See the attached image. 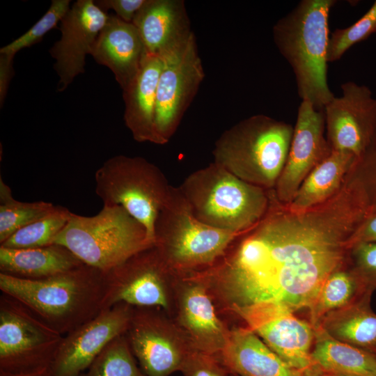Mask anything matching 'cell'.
I'll return each instance as SVG.
<instances>
[{
	"instance_id": "cell-1",
	"label": "cell",
	"mask_w": 376,
	"mask_h": 376,
	"mask_svg": "<svg viewBox=\"0 0 376 376\" xmlns=\"http://www.w3.org/2000/svg\"><path fill=\"white\" fill-rule=\"evenodd\" d=\"M370 212L350 175L334 197L305 211L290 210L271 189L262 219L212 267L193 274L224 311L265 303L309 309L327 277L345 263L350 238Z\"/></svg>"
},
{
	"instance_id": "cell-2",
	"label": "cell",
	"mask_w": 376,
	"mask_h": 376,
	"mask_svg": "<svg viewBox=\"0 0 376 376\" xmlns=\"http://www.w3.org/2000/svg\"><path fill=\"white\" fill-rule=\"evenodd\" d=\"M0 290L64 336L104 310L105 275L86 264L41 279L0 272Z\"/></svg>"
},
{
	"instance_id": "cell-3",
	"label": "cell",
	"mask_w": 376,
	"mask_h": 376,
	"mask_svg": "<svg viewBox=\"0 0 376 376\" xmlns=\"http://www.w3.org/2000/svg\"><path fill=\"white\" fill-rule=\"evenodd\" d=\"M335 0H302L273 26L274 43L293 71L299 96L318 110L335 97L327 81L329 17Z\"/></svg>"
},
{
	"instance_id": "cell-4",
	"label": "cell",
	"mask_w": 376,
	"mask_h": 376,
	"mask_svg": "<svg viewBox=\"0 0 376 376\" xmlns=\"http://www.w3.org/2000/svg\"><path fill=\"white\" fill-rule=\"evenodd\" d=\"M293 128L264 114L251 116L217 140L213 162L249 184L273 189L287 160Z\"/></svg>"
},
{
	"instance_id": "cell-5",
	"label": "cell",
	"mask_w": 376,
	"mask_h": 376,
	"mask_svg": "<svg viewBox=\"0 0 376 376\" xmlns=\"http://www.w3.org/2000/svg\"><path fill=\"white\" fill-rule=\"evenodd\" d=\"M193 214L212 227L242 233L266 213L270 190L249 184L212 162L179 187Z\"/></svg>"
},
{
	"instance_id": "cell-6",
	"label": "cell",
	"mask_w": 376,
	"mask_h": 376,
	"mask_svg": "<svg viewBox=\"0 0 376 376\" xmlns=\"http://www.w3.org/2000/svg\"><path fill=\"white\" fill-rule=\"evenodd\" d=\"M241 234L199 221L180 187L172 186L155 221V246L167 267L183 275L212 267Z\"/></svg>"
},
{
	"instance_id": "cell-7",
	"label": "cell",
	"mask_w": 376,
	"mask_h": 376,
	"mask_svg": "<svg viewBox=\"0 0 376 376\" xmlns=\"http://www.w3.org/2000/svg\"><path fill=\"white\" fill-rule=\"evenodd\" d=\"M54 244L66 247L84 264L103 272L155 245L146 228L119 205H103L91 217L72 212Z\"/></svg>"
},
{
	"instance_id": "cell-8",
	"label": "cell",
	"mask_w": 376,
	"mask_h": 376,
	"mask_svg": "<svg viewBox=\"0 0 376 376\" xmlns=\"http://www.w3.org/2000/svg\"><path fill=\"white\" fill-rule=\"evenodd\" d=\"M95 193L103 205H119L146 229L155 244V224L172 186L154 164L123 155L107 159L95 173Z\"/></svg>"
},
{
	"instance_id": "cell-9",
	"label": "cell",
	"mask_w": 376,
	"mask_h": 376,
	"mask_svg": "<svg viewBox=\"0 0 376 376\" xmlns=\"http://www.w3.org/2000/svg\"><path fill=\"white\" fill-rule=\"evenodd\" d=\"M63 336L12 297H0V376L51 369Z\"/></svg>"
},
{
	"instance_id": "cell-10",
	"label": "cell",
	"mask_w": 376,
	"mask_h": 376,
	"mask_svg": "<svg viewBox=\"0 0 376 376\" xmlns=\"http://www.w3.org/2000/svg\"><path fill=\"white\" fill-rule=\"evenodd\" d=\"M163 62L156 99L158 145L169 141L205 77L194 33L159 56Z\"/></svg>"
},
{
	"instance_id": "cell-11",
	"label": "cell",
	"mask_w": 376,
	"mask_h": 376,
	"mask_svg": "<svg viewBox=\"0 0 376 376\" xmlns=\"http://www.w3.org/2000/svg\"><path fill=\"white\" fill-rule=\"evenodd\" d=\"M104 309L119 303L132 307H157L170 312L175 274L154 246L104 272Z\"/></svg>"
},
{
	"instance_id": "cell-12",
	"label": "cell",
	"mask_w": 376,
	"mask_h": 376,
	"mask_svg": "<svg viewBox=\"0 0 376 376\" xmlns=\"http://www.w3.org/2000/svg\"><path fill=\"white\" fill-rule=\"evenodd\" d=\"M242 319L250 329L283 361L309 376L322 372L312 360L315 329L311 322L295 315V312L277 304L265 303L232 312Z\"/></svg>"
},
{
	"instance_id": "cell-13",
	"label": "cell",
	"mask_w": 376,
	"mask_h": 376,
	"mask_svg": "<svg viewBox=\"0 0 376 376\" xmlns=\"http://www.w3.org/2000/svg\"><path fill=\"white\" fill-rule=\"evenodd\" d=\"M157 307H134L125 336L146 376H169L194 351L176 327Z\"/></svg>"
},
{
	"instance_id": "cell-14",
	"label": "cell",
	"mask_w": 376,
	"mask_h": 376,
	"mask_svg": "<svg viewBox=\"0 0 376 376\" xmlns=\"http://www.w3.org/2000/svg\"><path fill=\"white\" fill-rule=\"evenodd\" d=\"M173 322L194 351L217 355L230 329L219 318L205 284L192 274H175Z\"/></svg>"
},
{
	"instance_id": "cell-15",
	"label": "cell",
	"mask_w": 376,
	"mask_h": 376,
	"mask_svg": "<svg viewBox=\"0 0 376 376\" xmlns=\"http://www.w3.org/2000/svg\"><path fill=\"white\" fill-rule=\"evenodd\" d=\"M340 88L324 108L326 137L332 150L358 158L376 132V99L365 85L349 81Z\"/></svg>"
},
{
	"instance_id": "cell-16",
	"label": "cell",
	"mask_w": 376,
	"mask_h": 376,
	"mask_svg": "<svg viewBox=\"0 0 376 376\" xmlns=\"http://www.w3.org/2000/svg\"><path fill=\"white\" fill-rule=\"evenodd\" d=\"M134 307L119 303L65 335L51 367L50 376H77L118 336L128 329Z\"/></svg>"
},
{
	"instance_id": "cell-17",
	"label": "cell",
	"mask_w": 376,
	"mask_h": 376,
	"mask_svg": "<svg viewBox=\"0 0 376 376\" xmlns=\"http://www.w3.org/2000/svg\"><path fill=\"white\" fill-rule=\"evenodd\" d=\"M325 132L324 110L301 100L287 160L274 189L280 202L289 204L309 173L331 153Z\"/></svg>"
},
{
	"instance_id": "cell-18",
	"label": "cell",
	"mask_w": 376,
	"mask_h": 376,
	"mask_svg": "<svg viewBox=\"0 0 376 376\" xmlns=\"http://www.w3.org/2000/svg\"><path fill=\"white\" fill-rule=\"evenodd\" d=\"M108 17L109 14L95 1L78 0L62 19L61 38L49 49L59 77L58 91L66 89L78 75L84 72L86 56L91 54Z\"/></svg>"
},
{
	"instance_id": "cell-19",
	"label": "cell",
	"mask_w": 376,
	"mask_h": 376,
	"mask_svg": "<svg viewBox=\"0 0 376 376\" xmlns=\"http://www.w3.org/2000/svg\"><path fill=\"white\" fill-rule=\"evenodd\" d=\"M146 54L135 26L109 15L91 55L98 64L111 70L123 90L139 70Z\"/></svg>"
},
{
	"instance_id": "cell-20",
	"label": "cell",
	"mask_w": 376,
	"mask_h": 376,
	"mask_svg": "<svg viewBox=\"0 0 376 376\" xmlns=\"http://www.w3.org/2000/svg\"><path fill=\"white\" fill-rule=\"evenodd\" d=\"M215 357L236 376H309L287 364L249 327L230 329Z\"/></svg>"
},
{
	"instance_id": "cell-21",
	"label": "cell",
	"mask_w": 376,
	"mask_h": 376,
	"mask_svg": "<svg viewBox=\"0 0 376 376\" xmlns=\"http://www.w3.org/2000/svg\"><path fill=\"white\" fill-rule=\"evenodd\" d=\"M146 52L160 56L192 33L184 1L146 0L132 22Z\"/></svg>"
},
{
	"instance_id": "cell-22",
	"label": "cell",
	"mask_w": 376,
	"mask_h": 376,
	"mask_svg": "<svg viewBox=\"0 0 376 376\" xmlns=\"http://www.w3.org/2000/svg\"><path fill=\"white\" fill-rule=\"evenodd\" d=\"M162 65L159 56L146 53L139 70L123 90L125 124L138 142L158 144L155 111Z\"/></svg>"
},
{
	"instance_id": "cell-23",
	"label": "cell",
	"mask_w": 376,
	"mask_h": 376,
	"mask_svg": "<svg viewBox=\"0 0 376 376\" xmlns=\"http://www.w3.org/2000/svg\"><path fill=\"white\" fill-rule=\"evenodd\" d=\"M83 265L70 250L57 244L26 249L0 246V272L20 279H45Z\"/></svg>"
},
{
	"instance_id": "cell-24",
	"label": "cell",
	"mask_w": 376,
	"mask_h": 376,
	"mask_svg": "<svg viewBox=\"0 0 376 376\" xmlns=\"http://www.w3.org/2000/svg\"><path fill=\"white\" fill-rule=\"evenodd\" d=\"M357 157L332 150L304 179L292 201L293 211H305L334 197L343 187Z\"/></svg>"
},
{
	"instance_id": "cell-25",
	"label": "cell",
	"mask_w": 376,
	"mask_h": 376,
	"mask_svg": "<svg viewBox=\"0 0 376 376\" xmlns=\"http://www.w3.org/2000/svg\"><path fill=\"white\" fill-rule=\"evenodd\" d=\"M311 357L322 373L338 376H376V354L331 337L315 329Z\"/></svg>"
},
{
	"instance_id": "cell-26",
	"label": "cell",
	"mask_w": 376,
	"mask_h": 376,
	"mask_svg": "<svg viewBox=\"0 0 376 376\" xmlns=\"http://www.w3.org/2000/svg\"><path fill=\"white\" fill-rule=\"evenodd\" d=\"M372 293L368 292L357 302L327 315L319 327L338 340L373 352L376 314L370 306Z\"/></svg>"
},
{
	"instance_id": "cell-27",
	"label": "cell",
	"mask_w": 376,
	"mask_h": 376,
	"mask_svg": "<svg viewBox=\"0 0 376 376\" xmlns=\"http://www.w3.org/2000/svg\"><path fill=\"white\" fill-rule=\"evenodd\" d=\"M368 292H373L366 288L346 260L324 282L309 308L311 324L318 328L327 315L357 302Z\"/></svg>"
},
{
	"instance_id": "cell-28",
	"label": "cell",
	"mask_w": 376,
	"mask_h": 376,
	"mask_svg": "<svg viewBox=\"0 0 376 376\" xmlns=\"http://www.w3.org/2000/svg\"><path fill=\"white\" fill-rule=\"evenodd\" d=\"M56 205L45 201L22 202L15 199L12 191L0 177V244L18 230L43 217Z\"/></svg>"
},
{
	"instance_id": "cell-29",
	"label": "cell",
	"mask_w": 376,
	"mask_h": 376,
	"mask_svg": "<svg viewBox=\"0 0 376 376\" xmlns=\"http://www.w3.org/2000/svg\"><path fill=\"white\" fill-rule=\"evenodd\" d=\"M71 213L68 209L56 205L50 213L18 230L0 246L26 249L53 244L66 226Z\"/></svg>"
},
{
	"instance_id": "cell-30",
	"label": "cell",
	"mask_w": 376,
	"mask_h": 376,
	"mask_svg": "<svg viewBox=\"0 0 376 376\" xmlns=\"http://www.w3.org/2000/svg\"><path fill=\"white\" fill-rule=\"evenodd\" d=\"M85 376H146L135 361L125 334L110 342L88 368Z\"/></svg>"
},
{
	"instance_id": "cell-31",
	"label": "cell",
	"mask_w": 376,
	"mask_h": 376,
	"mask_svg": "<svg viewBox=\"0 0 376 376\" xmlns=\"http://www.w3.org/2000/svg\"><path fill=\"white\" fill-rule=\"evenodd\" d=\"M375 32L376 1L356 22L347 27L337 29L331 33L327 47L328 62L339 60L353 45Z\"/></svg>"
},
{
	"instance_id": "cell-32",
	"label": "cell",
	"mask_w": 376,
	"mask_h": 376,
	"mask_svg": "<svg viewBox=\"0 0 376 376\" xmlns=\"http://www.w3.org/2000/svg\"><path fill=\"white\" fill-rule=\"evenodd\" d=\"M70 0H53L47 12L23 35L0 49V54L15 56L19 50L40 42L45 34L57 27L70 10Z\"/></svg>"
},
{
	"instance_id": "cell-33",
	"label": "cell",
	"mask_w": 376,
	"mask_h": 376,
	"mask_svg": "<svg viewBox=\"0 0 376 376\" xmlns=\"http://www.w3.org/2000/svg\"><path fill=\"white\" fill-rule=\"evenodd\" d=\"M350 175L361 187L370 212H376V132L365 151L356 159Z\"/></svg>"
},
{
	"instance_id": "cell-34",
	"label": "cell",
	"mask_w": 376,
	"mask_h": 376,
	"mask_svg": "<svg viewBox=\"0 0 376 376\" xmlns=\"http://www.w3.org/2000/svg\"><path fill=\"white\" fill-rule=\"evenodd\" d=\"M347 263L366 288H376V242H358L350 246Z\"/></svg>"
},
{
	"instance_id": "cell-35",
	"label": "cell",
	"mask_w": 376,
	"mask_h": 376,
	"mask_svg": "<svg viewBox=\"0 0 376 376\" xmlns=\"http://www.w3.org/2000/svg\"><path fill=\"white\" fill-rule=\"evenodd\" d=\"M180 371L185 376H233L214 356L192 351Z\"/></svg>"
},
{
	"instance_id": "cell-36",
	"label": "cell",
	"mask_w": 376,
	"mask_h": 376,
	"mask_svg": "<svg viewBox=\"0 0 376 376\" xmlns=\"http://www.w3.org/2000/svg\"><path fill=\"white\" fill-rule=\"evenodd\" d=\"M146 0H98L95 4L103 11L114 10L116 15L123 21L132 23L136 13Z\"/></svg>"
},
{
	"instance_id": "cell-37",
	"label": "cell",
	"mask_w": 376,
	"mask_h": 376,
	"mask_svg": "<svg viewBox=\"0 0 376 376\" xmlns=\"http://www.w3.org/2000/svg\"><path fill=\"white\" fill-rule=\"evenodd\" d=\"M358 242H376V212H370L350 238V246Z\"/></svg>"
},
{
	"instance_id": "cell-38",
	"label": "cell",
	"mask_w": 376,
	"mask_h": 376,
	"mask_svg": "<svg viewBox=\"0 0 376 376\" xmlns=\"http://www.w3.org/2000/svg\"><path fill=\"white\" fill-rule=\"evenodd\" d=\"M14 56L0 54V104L1 107L4 102L9 84L14 75L13 66Z\"/></svg>"
},
{
	"instance_id": "cell-39",
	"label": "cell",
	"mask_w": 376,
	"mask_h": 376,
	"mask_svg": "<svg viewBox=\"0 0 376 376\" xmlns=\"http://www.w3.org/2000/svg\"><path fill=\"white\" fill-rule=\"evenodd\" d=\"M51 369H47L39 373L27 374V375H8V376H50Z\"/></svg>"
},
{
	"instance_id": "cell-40",
	"label": "cell",
	"mask_w": 376,
	"mask_h": 376,
	"mask_svg": "<svg viewBox=\"0 0 376 376\" xmlns=\"http://www.w3.org/2000/svg\"><path fill=\"white\" fill-rule=\"evenodd\" d=\"M318 376H338V375H331V374H326V373H322L320 374V375Z\"/></svg>"
},
{
	"instance_id": "cell-41",
	"label": "cell",
	"mask_w": 376,
	"mask_h": 376,
	"mask_svg": "<svg viewBox=\"0 0 376 376\" xmlns=\"http://www.w3.org/2000/svg\"><path fill=\"white\" fill-rule=\"evenodd\" d=\"M77 376H85V373H81V374H80V375H79Z\"/></svg>"
},
{
	"instance_id": "cell-42",
	"label": "cell",
	"mask_w": 376,
	"mask_h": 376,
	"mask_svg": "<svg viewBox=\"0 0 376 376\" xmlns=\"http://www.w3.org/2000/svg\"><path fill=\"white\" fill-rule=\"evenodd\" d=\"M374 352L375 354H376V347H375V350H374V352Z\"/></svg>"
},
{
	"instance_id": "cell-43",
	"label": "cell",
	"mask_w": 376,
	"mask_h": 376,
	"mask_svg": "<svg viewBox=\"0 0 376 376\" xmlns=\"http://www.w3.org/2000/svg\"><path fill=\"white\" fill-rule=\"evenodd\" d=\"M232 375H233V376H236V375H233V374H232Z\"/></svg>"
},
{
	"instance_id": "cell-44",
	"label": "cell",
	"mask_w": 376,
	"mask_h": 376,
	"mask_svg": "<svg viewBox=\"0 0 376 376\" xmlns=\"http://www.w3.org/2000/svg\"></svg>"
},
{
	"instance_id": "cell-45",
	"label": "cell",
	"mask_w": 376,
	"mask_h": 376,
	"mask_svg": "<svg viewBox=\"0 0 376 376\" xmlns=\"http://www.w3.org/2000/svg\"></svg>"
}]
</instances>
